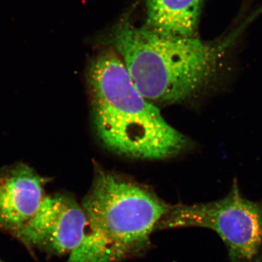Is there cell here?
I'll return each mask as SVG.
<instances>
[{
    "label": "cell",
    "instance_id": "cell-1",
    "mask_svg": "<svg viewBox=\"0 0 262 262\" xmlns=\"http://www.w3.org/2000/svg\"><path fill=\"white\" fill-rule=\"evenodd\" d=\"M255 15L215 41L198 35H173L146 27H136L124 18L103 42L126 67L133 82L154 104H173L192 99L220 77L223 61Z\"/></svg>",
    "mask_w": 262,
    "mask_h": 262
},
{
    "label": "cell",
    "instance_id": "cell-2",
    "mask_svg": "<svg viewBox=\"0 0 262 262\" xmlns=\"http://www.w3.org/2000/svg\"><path fill=\"white\" fill-rule=\"evenodd\" d=\"M87 80L95 130L110 151L135 159L164 160L189 146L187 136L139 92L113 48L91 59Z\"/></svg>",
    "mask_w": 262,
    "mask_h": 262
},
{
    "label": "cell",
    "instance_id": "cell-3",
    "mask_svg": "<svg viewBox=\"0 0 262 262\" xmlns=\"http://www.w3.org/2000/svg\"><path fill=\"white\" fill-rule=\"evenodd\" d=\"M82 206L85 234L67 262H122L139 256L172 207L147 188L100 167Z\"/></svg>",
    "mask_w": 262,
    "mask_h": 262
},
{
    "label": "cell",
    "instance_id": "cell-4",
    "mask_svg": "<svg viewBox=\"0 0 262 262\" xmlns=\"http://www.w3.org/2000/svg\"><path fill=\"white\" fill-rule=\"evenodd\" d=\"M179 227L214 231L227 247L230 262H262V201L244 198L236 181L218 201L172 206L156 231Z\"/></svg>",
    "mask_w": 262,
    "mask_h": 262
},
{
    "label": "cell",
    "instance_id": "cell-5",
    "mask_svg": "<svg viewBox=\"0 0 262 262\" xmlns=\"http://www.w3.org/2000/svg\"><path fill=\"white\" fill-rule=\"evenodd\" d=\"M87 219L70 196L47 195L30 220L13 235L31 249L54 256L70 255L84 238Z\"/></svg>",
    "mask_w": 262,
    "mask_h": 262
},
{
    "label": "cell",
    "instance_id": "cell-6",
    "mask_svg": "<svg viewBox=\"0 0 262 262\" xmlns=\"http://www.w3.org/2000/svg\"><path fill=\"white\" fill-rule=\"evenodd\" d=\"M46 180L18 164L0 173V229L13 234L30 220L44 199Z\"/></svg>",
    "mask_w": 262,
    "mask_h": 262
},
{
    "label": "cell",
    "instance_id": "cell-7",
    "mask_svg": "<svg viewBox=\"0 0 262 262\" xmlns=\"http://www.w3.org/2000/svg\"><path fill=\"white\" fill-rule=\"evenodd\" d=\"M205 0H145L146 27L173 35H198Z\"/></svg>",
    "mask_w": 262,
    "mask_h": 262
},
{
    "label": "cell",
    "instance_id": "cell-8",
    "mask_svg": "<svg viewBox=\"0 0 262 262\" xmlns=\"http://www.w3.org/2000/svg\"><path fill=\"white\" fill-rule=\"evenodd\" d=\"M0 262H3V261H2L1 260H0Z\"/></svg>",
    "mask_w": 262,
    "mask_h": 262
}]
</instances>
